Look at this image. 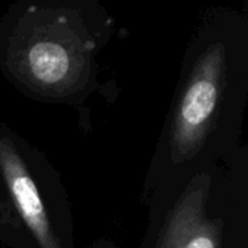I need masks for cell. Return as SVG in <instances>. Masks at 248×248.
Segmentation results:
<instances>
[{"label": "cell", "mask_w": 248, "mask_h": 248, "mask_svg": "<svg viewBox=\"0 0 248 248\" xmlns=\"http://www.w3.org/2000/svg\"><path fill=\"white\" fill-rule=\"evenodd\" d=\"M212 179L196 174L179 196L160 231L155 248H222V221L209 217Z\"/></svg>", "instance_id": "cell-4"}, {"label": "cell", "mask_w": 248, "mask_h": 248, "mask_svg": "<svg viewBox=\"0 0 248 248\" xmlns=\"http://www.w3.org/2000/svg\"><path fill=\"white\" fill-rule=\"evenodd\" d=\"M87 248H118L116 247V244L112 241V240H109V238H106V237H102V238H97V240H94L90 246Z\"/></svg>", "instance_id": "cell-5"}, {"label": "cell", "mask_w": 248, "mask_h": 248, "mask_svg": "<svg viewBox=\"0 0 248 248\" xmlns=\"http://www.w3.org/2000/svg\"><path fill=\"white\" fill-rule=\"evenodd\" d=\"M113 19L93 0H22L0 16V73L23 96L83 108Z\"/></svg>", "instance_id": "cell-1"}, {"label": "cell", "mask_w": 248, "mask_h": 248, "mask_svg": "<svg viewBox=\"0 0 248 248\" xmlns=\"http://www.w3.org/2000/svg\"><path fill=\"white\" fill-rule=\"evenodd\" d=\"M237 23L231 13L215 12L187 48L163 140L171 166L193 163L206 151L237 96Z\"/></svg>", "instance_id": "cell-2"}, {"label": "cell", "mask_w": 248, "mask_h": 248, "mask_svg": "<svg viewBox=\"0 0 248 248\" xmlns=\"http://www.w3.org/2000/svg\"><path fill=\"white\" fill-rule=\"evenodd\" d=\"M0 246L76 248L74 217L60 171L7 124H0Z\"/></svg>", "instance_id": "cell-3"}]
</instances>
